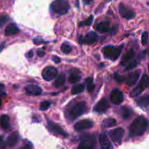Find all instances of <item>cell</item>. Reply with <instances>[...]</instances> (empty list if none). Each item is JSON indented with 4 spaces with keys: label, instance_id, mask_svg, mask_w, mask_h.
Returning a JSON list of instances; mask_svg holds the SVG:
<instances>
[{
    "label": "cell",
    "instance_id": "17",
    "mask_svg": "<svg viewBox=\"0 0 149 149\" xmlns=\"http://www.w3.org/2000/svg\"><path fill=\"white\" fill-rule=\"evenodd\" d=\"M140 71H136L135 72L132 73V74L129 76V77L127 79V84L128 86H132L137 82L138 78L140 77Z\"/></svg>",
    "mask_w": 149,
    "mask_h": 149
},
{
    "label": "cell",
    "instance_id": "10",
    "mask_svg": "<svg viewBox=\"0 0 149 149\" xmlns=\"http://www.w3.org/2000/svg\"><path fill=\"white\" fill-rule=\"evenodd\" d=\"M48 128L49 129V130L52 131L53 133L56 134V135L64 137V138L68 137V134H67L66 132L59 126V125H56V124L51 122V121H49V122H48Z\"/></svg>",
    "mask_w": 149,
    "mask_h": 149
},
{
    "label": "cell",
    "instance_id": "30",
    "mask_svg": "<svg viewBox=\"0 0 149 149\" xmlns=\"http://www.w3.org/2000/svg\"><path fill=\"white\" fill-rule=\"evenodd\" d=\"M61 49L63 53L68 54L71 52V50H72V47H71L70 44H68V42H64V43H63L62 45H61Z\"/></svg>",
    "mask_w": 149,
    "mask_h": 149
},
{
    "label": "cell",
    "instance_id": "14",
    "mask_svg": "<svg viewBox=\"0 0 149 149\" xmlns=\"http://www.w3.org/2000/svg\"><path fill=\"white\" fill-rule=\"evenodd\" d=\"M25 90L27 94L31 95H39L42 94V90L39 86L35 84H31L25 87Z\"/></svg>",
    "mask_w": 149,
    "mask_h": 149
},
{
    "label": "cell",
    "instance_id": "15",
    "mask_svg": "<svg viewBox=\"0 0 149 149\" xmlns=\"http://www.w3.org/2000/svg\"><path fill=\"white\" fill-rule=\"evenodd\" d=\"M5 33L6 36H13V35H15L17 33H19V29L15 24L14 23H11V24L8 25L7 26V28L5 29Z\"/></svg>",
    "mask_w": 149,
    "mask_h": 149
},
{
    "label": "cell",
    "instance_id": "11",
    "mask_svg": "<svg viewBox=\"0 0 149 149\" xmlns=\"http://www.w3.org/2000/svg\"><path fill=\"white\" fill-rule=\"evenodd\" d=\"M100 148L101 149H113V146L110 140L105 133H101L99 137Z\"/></svg>",
    "mask_w": 149,
    "mask_h": 149
},
{
    "label": "cell",
    "instance_id": "42",
    "mask_svg": "<svg viewBox=\"0 0 149 149\" xmlns=\"http://www.w3.org/2000/svg\"><path fill=\"white\" fill-rule=\"evenodd\" d=\"M37 55H39V57H43L44 55H45V52L42 50H41V49H38L37 50Z\"/></svg>",
    "mask_w": 149,
    "mask_h": 149
},
{
    "label": "cell",
    "instance_id": "4",
    "mask_svg": "<svg viewBox=\"0 0 149 149\" xmlns=\"http://www.w3.org/2000/svg\"><path fill=\"white\" fill-rule=\"evenodd\" d=\"M86 110V104L84 102H79L77 103L71 108V111H70L69 116L71 119H75L79 117L80 116L83 114L85 112Z\"/></svg>",
    "mask_w": 149,
    "mask_h": 149
},
{
    "label": "cell",
    "instance_id": "19",
    "mask_svg": "<svg viewBox=\"0 0 149 149\" xmlns=\"http://www.w3.org/2000/svg\"><path fill=\"white\" fill-rule=\"evenodd\" d=\"M95 29L100 33H106L109 31V23L108 21L100 22L95 26Z\"/></svg>",
    "mask_w": 149,
    "mask_h": 149
},
{
    "label": "cell",
    "instance_id": "7",
    "mask_svg": "<svg viewBox=\"0 0 149 149\" xmlns=\"http://www.w3.org/2000/svg\"><path fill=\"white\" fill-rule=\"evenodd\" d=\"M97 33L94 31L89 32L86 36H80L79 38V42L80 44H85V45H93V44L95 43L97 40Z\"/></svg>",
    "mask_w": 149,
    "mask_h": 149
},
{
    "label": "cell",
    "instance_id": "23",
    "mask_svg": "<svg viewBox=\"0 0 149 149\" xmlns=\"http://www.w3.org/2000/svg\"><path fill=\"white\" fill-rule=\"evenodd\" d=\"M144 90H145V89H144L143 87H141L140 84H138L137 87H135V88L130 92V96L131 97H138V95H141Z\"/></svg>",
    "mask_w": 149,
    "mask_h": 149
},
{
    "label": "cell",
    "instance_id": "33",
    "mask_svg": "<svg viewBox=\"0 0 149 149\" xmlns=\"http://www.w3.org/2000/svg\"><path fill=\"white\" fill-rule=\"evenodd\" d=\"M138 63H139V61H138V60H133V61H130V62L128 63V65H127L126 67V69L128 70V71L132 70L138 65Z\"/></svg>",
    "mask_w": 149,
    "mask_h": 149
},
{
    "label": "cell",
    "instance_id": "36",
    "mask_svg": "<svg viewBox=\"0 0 149 149\" xmlns=\"http://www.w3.org/2000/svg\"><path fill=\"white\" fill-rule=\"evenodd\" d=\"M8 20V16L5 15H2L0 16V28L2 27L4 25V23H5Z\"/></svg>",
    "mask_w": 149,
    "mask_h": 149
},
{
    "label": "cell",
    "instance_id": "31",
    "mask_svg": "<svg viewBox=\"0 0 149 149\" xmlns=\"http://www.w3.org/2000/svg\"><path fill=\"white\" fill-rule=\"evenodd\" d=\"M84 84H78V85H76L73 87L72 90H71V94L72 95L79 94V93L84 91Z\"/></svg>",
    "mask_w": 149,
    "mask_h": 149
},
{
    "label": "cell",
    "instance_id": "25",
    "mask_svg": "<svg viewBox=\"0 0 149 149\" xmlns=\"http://www.w3.org/2000/svg\"><path fill=\"white\" fill-rule=\"evenodd\" d=\"M116 125V119H113V118H109V119H106L103 120V123H102V126L104 128L111 127L115 126Z\"/></svg>",
    "mask_w": 149,
    "mask_h": 149
},
{
    "label": "cell",
    "instance_id": "27",
    "mask_svg": "<svg viewBox=\"0 0 149 149\" xmlns=\"http://www.w3.org/2000/svg\"><path fill=\"white\" fill-rule=\"evenodd\" d=\"M142 87H143L144 89H146L147 87H149V77L147 74H144L142 76L141 79V81H140L139 84Z\"/></svg>",
    "mask_w": 149,
    "mask_h": 149
},
{
    "label": "cell",
    "instance_id": "1",
    "mask_svg": "<svg viewBox=\"0 0 149 149\" xmlns=\"http://www.w3.org/2000/svg\"><path fill=\"white\" fill-rule=\"evenodd\" d=\"M148 122L143 116H139L134 120L130 127V135L131 137L141 136L148 128Z\"/></svg>",
    "mask_w": 149,
    "mask_h": 149
},
{
    "label": "cell",
    "instance_id": "12",
    "mask_svg": "<svg viewBox=\"0 0 149 149\" xmlns=\"http://www.w3.org/2000/svg\"><path fill=\"white\" fill-rule=\"evenodd\" d=\"M119 13L123 17L126 19H132L135 17V13L130 9L125 7L124 4H121L119 5Z\"/></svg>",
    "mask_w": 149,
    "mask_h": 149
},
{
    "label": "cell",
    "instance_id": "38",
    "mask_svg": "<svg viewBox=\"0 0 149 149\" xmlns=\"http://www.w3.org/2000/svg\"><path fill=\"white\" fill-rule=\"evenodd\" d=\"M33 42H34L35 45H39V44H42V43H45V41L42 40V39H39V38H35L33 39Z\"/></svg>",
    "mask_w": 149,
    "mask_h": 149
},
{
    "label": "cell",
    "instance_id": "28",
    "mask_svg": "<svg viewBox=\"0 0 149 149\" xmlns=\"http://www.w3.org/2000/svg\"><path fill=\"white\" fill-rule=\"evenodd\" d=\"M80 79V76L79 72H76V71H74L71 74V75L68 77V81L69 82L72 83V84H74V83H77L79 81Z\"/></svg>",
    "mask_w": 149,
    "mask_h": 149
},
{
    "label": "cell",
    "instance_id": "20",
    "mask_svg": "<svg viewBox=\"0 0 149 149\" xmlns=\"http://www.w3.org/2000/svg\"><path fill=\"white\" fill-rule=\"evenodd\" d=\"M133 111L132 109L127 106H124L122 108V116L125 119H129L132 116Z\"/></svg>",
    "mask_w": 149,
    "mask_h": 149
},
{
    "label": "cell",
    "instance_id": "34",
    "mask_svg": "<svg viewBox=\"0 0 149 149\" xmlns=\"http://www.w3.org/2000/svg\"><path fill=\"white\" fill-rule=\"evenodd\" d=\"M50 105H51L50 102L45 100V101H43L42 103H41L39 109H40L41 111H46L50 107Z\"/></svg>",
    "mask_w": 149,
    "mask_h": 149
},
{
    "label": "cell",
    "instance_id": "26",
    "mask_svg": "<svg viewBox=\"0 0 149 149\" xmlns=\"http://www.w3.org/2000/svg\"><path fill=\"white\" fill-rule=\"evenodd\" d=\"M64 83H65V75L61 74L58 76L53 84L55 87H61V86L63 85Z\"/></svg>",
    "mask_w": 149,
    "mask_h": 149
},
{
    "label": "cell",
    "instance_id": "44",
    "mask_svg": "<svg viewBox=\"0 0 149 149\" xmlns=\"http://www.w3.org/2000/svg\"><path fill=\"white\" fill-rule=\"evenodd\" d=\"M4 96H6V93L2 90H0V97H4Z\"/></svg>",
    "mask_w": 149,
    "mask_h": 149
},
{
    "label": "cell",
    "instance_id": "24",
    "mask_svg": "<svg viewBox=\"0 0 149 149\" xmlns=\"http://www.w3.org/2000/svg\"><path fill=\"white\" fill-rule=\"evenodd\" d=\"M10 118L7 115H2L0 118V124L4 130H7L10 127Z\"/></svg>",
    "mask_w": 149,
    "mask_h": 149
},
{
    "label": "cell",
    "instance_id": "37",
    "mask_svg": "<svg viewBox=\"0 0 149 149\" xmlns=\"http://www.w3.org/2000/svg\"><path fill=\"white\" fill-rule=\"evenodd\" d=\"M114 78H115V79L118 81V82H123L125 79L124 77H120V76L118 75L117 73H116V74H114Z\"/></svg>",
    "mask_w": 149,
    "mask_h": 149
},
{
    "label": "cell",
    "instance_id": "32",
    "mask_svg": "<svg viewBox=\"0 0 149 149\" xmlns=\"http://www.w3.org/2000/svg\"><path fill=\"white\" fill-rule=\"evenodd\" d=\"M93 18H94V17H93V15L90 16V17H89L87 19V20H84V21L80 22V23H79V26H90V25L92 24V23H93Z\"/></svg>",
    "mask_w": 149,
    "mask_h": 149
},
{
    "label": "cell",
    "instance_id": "3",
    "mask_svg": "<svg viewBox=\"0 0 149 149\" xmlns=\"http://www.w3.org/2000/svg\"><path fill=\"white\" fill-rule=\"evenodd\" d=\"M96 146V140L93 135H85L80 142L78 149H95Z\"/></svg>",
    "mask_w": 149,
    "mask_h": 149
},
{
    "label": "cell",
    "instance_id": "9",
    "mask_svg": "<svg viewBox=\"0 0 149 149\" xmlns=\"http://www.w3.org/2000/svg\"><path fill=\"white\" fill-rule=\"evenodd\" d=\"M111 101L116 105H119L123 102L124 100V95L121 90L118 89L112 90L110 95Z\"/></svg>",
    "mask_w": 149,
    "mask_h": 149
},
{
    "label": "cell",
    "instance_id": "5",
    "mask_svg": "<svg viewBox=\"0 0 149 149\" xmlns=\"http://www.w3.org/2000/svg\"><path fill=\"white\" fill-rule=\"evenodd\" d=\"M58 75V70L53 66H47L43 69L42 72V78L45 81H52L56 78Z\"/></svg>",
    "mask_w": 149,
    "mask_h": 149
},
{
    "label": "cell",
    "instance_id": "8",
    "mask_svg": "<svg viewBox=\"0 0 149 149\" xmlns=\"http://www.w3.org/2000/svg\"><path fill=\"white\" fill-rule=\"evenodd\" d=\"M93 125L94 124H93V121L90 120V119H84V120H81L75 124L74 130L77 132H81V131L85 130L90 129L91 127H93Z\"/></svg>",
    "mask_w": 149,
    "mask_h": 149
},
{
    "label": "cell",
    "instance_id": "50",
    "mask_svg": "<svg viewBox=\"0 0 149 149\" xmlns=\"http://www.w3.org/2000/svg\"><path fill=\"white\" fill-rule=\"evenodd\" d=\"M148 69H149V65H148Z\"/></svg>",
    "mask_w": 149,
    "mask_h": 149
},
{
    "label": "cell",
    "instance_id": "29",
    "mask_svg": "<svg viewBox=\"0 0 149 149\" xmlns=\"http://www.w3.org/2000/svg\"><path fill=\"white\" fill-rule=\"evenodd\" d=\"M122 48H123V45L119 46L118 47H114V50H113V55H112L111 59V61H116L119 58L122 50Z\"/></svg>",
    "mask_w": 149,
    "mask_h": 149
},
{
    "label": "cell",
    "instance_id": "13",
    "mask_svg": "<svg viewBox=\"0 0 149 149\" xmlns=\"http://www.w3.org/2000/svg\"><path fill=\"white\" fill-rule=\"evenodd\" d=\"M109 108V103L106 99L103 98L99 100L94 107V111L97 113H104Z\"/></svg>",
    "mask_w": 149,
    "mask_h": 149
},
{
    "label": "cell",
    "instance_id": "43",
    "mask_svg": "<svg viewBox=\"0 0 149 149\" xmlns=\"http://www.w3.org/2000/svg\"><path fill=\"white\" fill-rule=\"evenodd\" d=\"M33 52H32V51H30V52H28V54H27V56L29 58H31L32 57H33Z\"/></svg>",
    "mask_w": 149,
    "mask_h": 149
},
{
    "label": "cell",
    "instance_id": "35",
    "mask_svg": "<svg viewBox=\"0 0 149 149\" xmlns=\"http://www.w3.org/2000/svg\"><path fill=\"white\" fill-rule=\"evenodd\" d=\"M148 31H144L143 33L142 36H141V42L143 45H147L148 43Z\"/></svg>",
    "mask_w": 149,
    "mask_h": 149
},
{
    "label": "cell",
    "instance_id": "21",
    "mask_svg": "<svg viewBox=\"0 0 149 149\" xmlns=\"http://www.w3.org/2000/svg\"><path fill=\"white\" fill-rule=\"evenodd\" d=\"M137 104L141 107H146L149 106V94L140 97L136 100Z\"/></svg>",
    "mask_w": 149,
    "mask_h": 149
},
{
    "label": "cell",
    "instance_id": "47",
    "mask_svg": "<svg viewBox=\"0 0 149 149\" xmlns=\"http://www.w3.org/2000/svg\"><path fill=\"white\" fill-rule=\"evenodd\" d=\"M1 141H3V139H2V136H0V143H1Z\"/></svg>",
    "mask_w": 149,
    "mask_h": 149
},
{
    "label": "cell",
    "instance_id": "22",
    "mask_svg": "<svg viewBox=\"0 0 149 149\" xmlns=\"http://www.w3.org/2000/svg\"><path fill=\"white\" fill-rule=\"evenodd\" d=\"M113 50H114V47L113 46H106L105 47H103V55L106 58H108V59H111L112 55H113Z\"/></svg>",
    "mask_w": 149,
    "mask_h": 149
},
{
    "label": "cell",
    "instance_id": "16",
    "mask_svg": "<svg viewBox=\"0 0 149 149\" xmlns=\"http://www.w3.org/2000/svg\"><path fill=\"white\" fill-rule=\"evenodd\" d=\"M134 55H135V52H134L133 49H130L128 52H127L125 55H123L122 58V61H121V63L122 65H125L126 63H129L130 61H132L134 58Z\"/></svg>",
    "mask_w": 149,
    "mask_h": 149
},
{
    "label": "cell",
    "instance_id": "48",
    "mask_svg": "<svg viewBox=\"0 0 149 149\" xmlns=\"http://www.w3.org/2000/svg\"><path fill=\"white\" fill-rule=\"evenodd\" d=\"M22 149H29V147H24V148H22Z\"/></svg>",
    "mask_w": 149,
    "mask_h": 149
},
{
    "label": "cell",
    "instance_id": "2",
    "mask_svg": "<svg viewBox=\"0 0 149 149\" xmlns=\"http://www.w3.org/2000/svg\"><path fill=\"white\" fill-rule=\"evenodd\" d=\"M51 10L58 15H65L70 9L69 4L67 0H55L51 4Z\"/></svg>",
    "mask_w": 149,
    "mask_h": 149
},
{
    "label": "cell",
    "instance_id": "6",
    "mask_svg": "<svg viewBox=\"0 0 149 149\" xmlns=\"http://www.w3.org/2000/svg\"><path fill=\"white\" fill-rule=\"evenodd\" d=\"M124 130L121 127L116 128L110 132V137L112 141L116 146H119L122 143V138L124 135Z\"/></svg>",
    "mask_w": 149,
    "mask_h": 149
},
{
    "label": "cell",
    "instance_id": "41",
    "mask_svg": "<svg viewBox=\"0 0 149 149\" xmlns=\"http://www.w3.org/2000/svg\"><path fill=\"white\" fill-rule=\"evenodd\" d=\"M6 147H7L6 143L4 142V141H1V142L0 143V149H5Z\"/></svg>",
    "mask_w": 149,
    "mask_h": 149
},
{
    "label": "cell",
    "instance_id": "45",
    "mask_svg": "<svg viewBox=\"0 0 149 149\" xmlns=\"http://www.w3.org/2000/svg\"><path fill=\"white\" fill-rule=\"evenodd\" d=\"M83 1H84V4H90V3L92 1H93V0H83Z\"/></svg>",
    "mask_w": 149,
    "mask_h": 149
},
{
    "label": "cell",
    "instance_id": "39",
    "mask_svg": "<svg viewBox=\"0 0 149 149\" xmlns=\"http://www.w3.org/2000/svg\"><path fill=\"white\" fill-rule=\"evenodd\" d=\"M87 90L89 92H93L95 89V84L93 83H90V84H87Z\"/></svg>",
    "mask_w": 149,
    "mask_h": 149
},
{
    "label": "cell",
    "instance_id": "46",
    "mask_svg": "<svg viewBox=\"0 0 149 149\" xmlns=\"http://www.w3.org/2000/svg\"><path fill=\"white\" fill-rule=\"evenodd\" d=\"M4 87V84H0V90H1V89H3Z\"/></svg>",
    "mask_w": 149,
    "mask_h": 149
},
{
    "label": "cell",
    "instance_id": "18",
    "mask_svg": "<svg viewBox=\"0 0 149 149\" xmlns=\"http://www.w3.org/2000/svg\"><path fill=\"white\" fill-rule=\"evenodd\" d=\"M17 141H18V135L16 132H14L7 138V141L5 143L7 146L13 147L17 144Z\"/></svg>",
    "mask_w": 149,
    "mask_h": 149
},
{
    "label": "cell",
    "instance_id": "40",
    "mask_svg": "<svg viewBox=\"0 0 149 149\" xmlns=\"http://www.w3.org/2000/svg\"><path fill=\"white\" fill-rule=\"evenodd\" d=\"M52 61H53L55 63H59L61 62V59H60L59 57L55 56V55L52 56Z\"/></svg>",
    "mask_w": 149,
    "mask_h": 149
},
{
    "label": "cell",
    "instance_id": "49",
    "mask_svg": "<svg viewBox=\"0 0 149 149\" xmlns=\"http://www.w3.org/2000/svg\"><path fill=\"white\" fill-rule=\"evenodd\" d=\"M1 100H0V108H1Z\"/></svg>",
    "mask_w": 149,
    "mask_h": 149
}]
</instances>
